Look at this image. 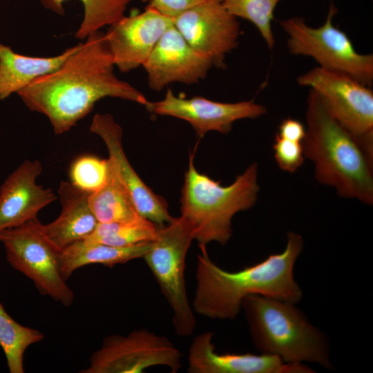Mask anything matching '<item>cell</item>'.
Listing matches in <instances>:
<instances>
[{"label": "cell", "instance_id": "5b68a950", "mask_svg": "<svg viewBox=\"0 0 373 373\" xmlns=\"http://www.w3.org/2000/svg\"><path fill=\"white\" fill-rule=\"evenodd\" d=\"M258 164L249 165L233 182L222 186L198 171L190 154L180 198L181 216L193 229L199 247L211 242L226 245L232 236V219L256 202L260 186Z\"/></svg>", "mask_w": 373, "mask_h": 373}, {"label": "cell", "instance_id": "44dd1931", "mask_svg": "<svg viewBox=\"0 0 373 373\" xmlns=\"http://www.w3.org/2000/svg\"><path fill=\"white\" fill-rule=\"evenodd\" d=\"M108 162L107 180L102 188L89 195L90 208L98 222L130 223L138 221L143 217L137 212L109 159Z\"/></svg>", "mask_w": 373, "mask_h": 373}, {"label": "cell", "instance_id": "277c9868", "mask_svg": "<svg viewBox=\"0 0 373 373\" xmlns=\"http://www.w3.org/2000/svg\"><path fill=\"white\" fill-rule=\"evenodd\" d=\"M256 348L285 363H316L332 369L325 334L310 323L296 304L258 294L241 303Z\"/></svg>", "mask_w": 373, "mask_h": 373}, {"label": "cell", "instance_id": "30bf717a", "mask_svg": "<svg viewBox=\"0 0 373 373\" xmlns=\"http://www.w3.org/2000/svg\"><path fill=\"white\" fill-rule=\"evenodd\" d=\"M182 354L166 336L146 329L127 335L105 337L81 373H142L154 366H165L177 373Z\"/></svg>", "mask_w": 373, "mask_h": 373}, {"label": "cell", "instance_id": "484cf974", "mask_svg": "<svg viewBox=\"0 0 373 373\" xmlns=\"http://www.w3.org/2000/svg\"><path fill=\"white\" fill-rule=\"evenodd\" d=\"M108 171V158L83 155L75 159L70 166V182L79 189L92 193L104 185Z\"/></svg>", "mask_w": 373, "mask_h": 373}, {"label": "cell", "instance_id": "9a60e30c", "mask_svg": "<svg viewBox=\"0 0 373 373\" xmlns=\"http://www.w3.org/2000/svg\"><path fill=\"white\" fill-rule=\"evenodd\" d=\"M90 130L104 142L108 152V159L127 189L139 214L157 227L170 222L173 218L168 211L165 200L145 184L129 163L123 149L122 127L113 117L108 113L95 114Z\"/></svg>", "mask_w": 373, "mask_h": 373}, {"label": "cell", "instance_id": "d4e9b609", "mask_svg": "<svg viewBox=\"0 0 373 373\" xmlns=\"http://www.w3.org/2000/svg\"><path fill=\"white\" fill-rule=\"evenodd\" d=\"M227 12L251 21L271 49L275 39L271 28L274 11L280 0H220Z\"/></svg>", "mask_w": 373, "mask_h": 373}, {"label": "cell", "instance_id": "d6986e66", "mask_svg": "<svg viewBox=\"0 0 373 373\" xmlns=\"http://www.w3.org/2000/svg\"><path fill=\"white\" fill-rule=\"evenodd\" d=\"M79 46L53 57H32L18 54L0 42V100L17 93L37 78L57 70Z\"/></svg>", "mask_w": 373, "mask_h": 373}, {"label": "cell", "instance_id": "9c48e42d", "mask_svg": "<svg viewBox=\"0 0 373 373\" xmlns=\"http://www.w3.org/2000/svg\"><path fill=\"white\" fill-rule=\"evenodd\" d=\"M321 99L330 115L373 156V92L347 74L316 66L297 79Z\"/></svg>", "mask_w": 373, "mask_h": 373}, {"label": "cell", "instance_id": "f1b7e54d", "mask_svg": "<svg viewBox=\"0 0 373 373\" xmlns=\"http://www.w3.org/2000/svg\"><path fill=\"white\" fill-rule=\"evenodd\" d=\"M305 133L306 128L302 122L296 119L287 117L282 120L276 134L287 140L303 142Z\"/></svg>", "mask_w": 373, "mask_h": 373}, {"label": "cell", "instance_id": "7c38bea8", "mask_svg": "<svg viewBox=\"0 0 373 373\" xmlns=\"http://www.w3.org/2000/svg\"><path fill=\"white\" fill-rule=\"evenodd\" d=\"M145 107L153 114L186 121L200 137L212 131L227 134L236 121L255 119L267 113L266 107L254 100L223 103L199 96L185 99L175 96L171 89L167 90L163 99L149 101Z\"/></svg>", "mask_w": 373, "mask_h": 373}, {"label": "cell", "instance_id": "3957f363", "mask_svg": "<svg viewBox=\"0 0 373 373\" xmlns=\"http://www.w3.org/2000/svg\"><path fill=\"white\" fill-rule=\"evenodd\" d=\"M306 133L302 144L305 158L314 166L321 184L345 198L373 204V156L328 112L317 93L307 99Z\"/></svg>", "mask_w": 373, "mask_h": 373}, {"label": "cell", "instance_id": "5bb4252c", "mask_svg": "<svg viewBox=\"0 0 373 373\" xmlns=\"http://www.w3.org/2000/svg\"><path fill=\"white\" fill-rule=\"evenodd\" d=\"M173 23L172 18L148 6L142 12L124 16L109 26L105 37L115 66L122 73L142 66Z\"/></svg>", "mask_w": 373, "mask_h": 373}, {"label": "cell", "instance_id": "6da1fadb", "mask_svg": "<svg viewBox=\"0 0 373 373\" xmlns=\"http://www.w3.org/2000/svg\"><path fill=\"white\" fill-rule=\"evenodd\" d=\"M105 33L90 35L55 71L37 78L17 94L26 107L45 115L61 135L85 117L97 102L115 97L145 106L143 93L114 73Z\"/></svg>", "mask_w": 373, "mask_h": 373}, {"label": "cell", "instance_id": "e0dca14e", "mask_svg": "<svg viewBox=\"0 0 373 373\" xmlns=\"http://www.w3.org/2000/svg\"><path fill=\"white\" fill-rule=\"evenodd\" d=\"M213 333L205 332L192 341L188 355L189 373H312L303 363H285L277 356L261 353H218Z\"/></svg>", "mask_w": 373, "mask_h": 373}, {"label": "cell", "instance_id": "2e32d148", "mask_svg": "<svg viewBox=\"0 0 373 373\" xmlns=\"http://www.w3.org/2000/svg\"><path fill=\"white\" fill-rule=\"evenodd\" d=\"M42 171L40 161L26 160L0 186V232L37 219L57 199L53 191L37 184Z\"/></svg>", "mask_w": 373, "mask_h": 373}, {"label": "cell", "instance_id": "ffe728a7", "mask_svg": "<svg viewBox=\"0 0 373 373\" xmlns=\"http://www.w3.org/2000/svg\"><path fill=\"white\" fill-rule=\"evenodd\" d=\"M151 242L114 247L104 244L85 245L82 241L76 242L60 251L61 273L67 280L77 269L84 266L99 264L111 267L143 258L150 249Z\"/></svg>", "mask_w": 373, "mask_h": 373}, {"label": "cell", "instance_id": "7a4b0ae2", "mask_svg": "<svg viewBox=\"0 0 373 373\" xmlns=\"http://www.w3.org/2000/svg\"><path fill=\"white\" fill-rule=\"evenodd\" d=\"M303 247V237L289 231L282 252L236 271L222 269L211 259L206 246L199 247L193 311L211 319L233 320L241 310L242 300L253 294L298 303L303 292L294 278V268Z\"/></svg>", "mask_w": 373, "mask_h": 373}, {"label": "cell", "instance_id": "ac0fdd59", "mask_svg": "<svg viewBox=\"0 0 373 373\" xmlns=\"http://www.w3.org/2000/svg\"><path fill=\"white\" fill-rule=\"evenodd\" d=\"M58 194L61 205L59 216L48 224L40 222L39 228L46 238L61 251L88 237L98 222L89 206L90 193L79 189L70 181H62Z\"/></svg>", "mask_w": 373, "mask_h": 373}, {"label": "cell", "instance_id": "cb8c5ba5", "mask_svg": "<svg viewBox=\"0 0 373 373\" xmlns=\"http://www.w3.org/2000/svg\"><path fill=\"white\" fill-rule=\"evenodd\" d=\"M157 227L142 218L130 223L98 222L94 231L81 240L85 245L104 244L114 247H128L153 241Z\"/></svg>", "mask_w": 373, "mask_h": 373}, {"label": "cell", "instance_id": "8fae6325", "mask_svg": "<svg viewBox=\"0 0 373 373\" xmlns=\"http://www.w3.org/2000/svg\"><path fill=\"white\" fill-rule=\"evenodd\" d=\"M173 26L195 50L224 68L226 55L237 48L240 29L220 0H204L173 19Z\"/></svg>", "mask_w": 373, "mask_h": 373}, {"label": "cell", "instance_id": "ba28073f", "mask_svg": "<svg viewBox=\"0 0 373 373\" xmlns=\"http://www.w3.org/2000/svg\"><path fill=\"white\" fill-rule=\"evenodd\" d=\"M37 218L0 232L6 260L30 279L39 291L64 306L74 300V292L63 277L59 251L43 235Z\"/></svg>", "mask_w": 373, "mask_h": 373}, {"label": "cell", "instance_id": "8992f818", "mask_svg": "<svg viewBox=\"0 0 373 373\" xmlns=\"http://www.w3.org/2000/svg\"><path fill=\"white\" fill-rule=\"evenodd\" d=\"M193 240L191 223L182 216L173 218L157 227L156 237L143 257L172 309L174 330L183 337L190 336L195 327L184 278L186 256Z\"/></svg>", "mask_w": 373, "mask_h": 373}, {"label": "cell", "instance_id": "52a82bcc", "mask_svg": "<svg viewBox=\"0 0 373 373\" xmlns=\"http://www.w3.org/2000/svg\"><path fill=\"white\" fill-rule=\"evenodd\" d=\"M337 8L330 3L324 23L309 26L303 17H294L279 21L288 35L289 51L313 58L319 66L347 74L371 87L373 82V55L358 52L348 36L333 23Z\"/></svg>", "mask_w": 373, "mask_h": 373}, {"label": "cell", "instance_id": "4fadbf2b", "mask_svg": "<svg viewBox=\"0 0 373 373\" xmlns=\"http://www.w3.org/2000/svg\"><path fill=\"white\" fill-rule=\"evenodd\" d=\"M212 59L193 48L173 25L160 37L142 64L149 88L162 90L174 82L191 84L204 78Z\"/></svg>", "mask_w": 373, "mask_h": 373}, {"label": "cell", "instance_id": "603a6c76", "mask_svg": "<svg viewBox=\"0 0 373 373\" xmlns=\"http://www.w3.org/2000/svg\"><path fill=\"white\" fill-rule=\"evenodd\" d=\"M44 338L38 329L15 321L0 303V347L10 373H23V356L27 348Z\"/></svg>", "mask_w": 373, "mask_h": 373}, {"label": "cell", "instance_id": "83f0119b", "mask_svg": "<svg viewBox=\"0 0 373 373\" xmlns=\"http://www.w3.org/2000/svg\"><path fill=\"white\" fill-rule=\"evenodd\" d=\"M204 0H151L149 6L173 19L186 10Z\"/></svg>", "mask_w": 373, "mask_h": 373}, {"label": "cell", "instance_id": "7402d4cb", "mask_svg": "<svg viewBox=\"0 0 373 373\" xmlns=\"http://www.w3.org/2000/svg\"><path fill=\"white\" fill-rule=\"evenodd\" d=\"M44 6L59 15L65 13L67 0H40ZM84 6V17L75 37L86 39L90 35L111 26L122 17L131 0H79Z\"/></svg>", "mask_w": 373, "mask_h": 373}, {"label": "cell", "instance_id": "4316f807", "mask_svg": "<svg viewBox=\"0 0 373 373\" xmlns=\"http://www.w3.org/2000/svg\"><path fill=\"white\" fill-rule=\"evenodd\" d=\"M274 157L278 167L294 173L303 164L305 156L302 142L285 139L276 135L273 144Z\"/></svg>", "mask_w": 373, "mask_h": 373}]
</instances>
